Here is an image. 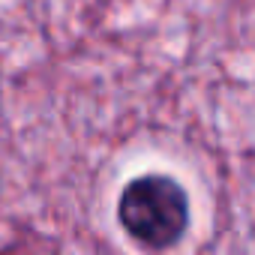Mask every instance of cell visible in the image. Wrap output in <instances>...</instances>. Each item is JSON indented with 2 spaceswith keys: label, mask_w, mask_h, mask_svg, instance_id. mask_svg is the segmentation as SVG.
Listing matches in <instances>:
<instances>
[{
  "label": "cell",
  "mask_w": 255,
  "mask_h": 255,
  "mask_svg": "<svg viewBox=\"0 0 255 255\" xmlns=\"http://www.w3.org/2000/svg\"><path fill=\"white\" fill-rule=\"evenodd\" d=\"M117 222L126 237L147 252L174 249L192 222L186 186L162 171L132 177L117 198Z\"/></svg>",
  "instance_id": "cell-1"
}]
</instances>
